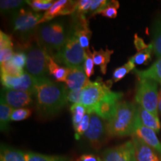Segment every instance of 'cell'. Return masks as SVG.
<instances>
[{"mask_svg":"<svg viewBox=\"0 0 161 161\" xmlns=\"http://www.w3.org/2000/svg\"><path fill=\"white\" fill-rule=\"evenodd\" d=\"M102 161H137L132 141L119 146L107 148L102 152Z\"/></svg>","mask_w":161,"mask_h":161,"instance_id":"cell-11","label":"cell"},{"mask_svg":"<svg viewBox=\"0 0 161 161\" xmlns=\"http://www.w3.org/2000/svg\"><path fill=\"white\" fill-rule=\"evenodd\" d=\"M138 119L144 126L151 128L156 133L160 132L161 123L158 116L145 110L140 105H138Z\"/></svg>","mask_w":161,"mask_h":161,"instance_id":"cell-18","label":"cell"},{"mask_svg":"<svg viewBox=\"0 0 161 161\" xmlns=\"http://www.w3.org/2000/svg\"><path fill=\"white\" fill-rule=\"evenodd\" d=\"M158 112L161 114V89L159 92V101H158Z\"/></svg>","mask_w":161,"mask_h":161,"instance_id":"cell-45","label":"cell"},{"mask_svg":"<svg viewBox=\"0 0 161 161\" xmlns=\"http://www.w3.org/2000/svg\"><path fill=\"white\" fill-rule=\"evenodd\" d=\"M0 161H26L23 152L14 147L2 144L0 148Z\"/></svg>","mask_w":161,"mask_h":161,"instance_id":"cell-21","label":"cell"},{"mask_svg":"<svg viewBox=\"0 0 161 161\" xmlns=\"http://www.w3.org/2000/svg\"><path fill=\"white\" fill-rule=\"evenodd\" d=\"M92 59H93L94 64L96 66L100 67L101 72L103 75H105L107 72V66L108 64L110 63V58H111L112 54L114 53V50H110L108 48L105 50L101 49L99 51H96L92 48Z\"/></svg>","mask_w":161,"mask_h":161,"instance_id":"cell-20","label":"cell"},{"mask_svg":"<svg viewBox=\"0 0 161 161\" xmlns=\"http://www.w3.org/2000/svg\"><path fill=\"white\" fill-rule=\"evenodd\" d=\"M90 82L82 66L69 68V74L65 83L69 90L83 89Z\"/></svg>","mask_w":161,"mask_h":161,"instance_id":"cell-17","label":"cell"},{"mask_svg":"<svg viewBox=\"0 0 161 161\" xmlns=\"http://www.w3.org/2000/svg\"><path fill=\"white\" fill-rule=\"evenodd\" d=\"M122 97V92L110 90L92 109V114H96L104 120H110L116 113Z\"/></svg>","mask_w":161,"mask_h":161,"instance_id":"cell-10","label":"cell"},{"mask_svg":"<svg viewBox=\"0 0 161 161\" xmlns=\"http://www.w3.org/2000/svg\"><path fill=\"white\" fill-rule=\"evenodd\" d=\"M134 46H135L136 49L137 50L138 52H140L142 51V50L146 49L148 46V45H146V43L144 42V40H142V38L139 37L137 34H135V35H134Z\"/></svg>","mask_w":161,"mask_h":161,"instance_id":"cell-43","label":"cell"},{"mask_svg":"<svg viewBox=\"0 0 161 161\" xmlns=\"http://www.w3.org/2000/svg\"><path fill=\"white\" fill-rule=\"evenodd\" d=\"M13 110V108L6 103L3 98H1V103H0V128H1V131H9V124L11 122V116Z\"/></svg>","mask_w":161,"mask_h":161,"instance_id":"cell-24","label":"cell"},{"mask_svg":"<svg viewBox=\"0 0 161 161\" xmlns=\"http://www.w3.org/2000/svg\"><path fill=\"white\" fill-rule=\"evenodd\" d=\"M26 161H70V159L65 156L46 155L32 152H23Z\"/></svg>","mask_w":161,"mask_h":161,"instance_id":"cell-26","label":"cell"},{"mask_svg":"<svg viewBox=\"0 0 161 161\" xmlns=\"http://www.w3.org/2000/svg\"><path fill=\"white\" fill-rule=\"evenodd\" d=\"M33 94L29 92L19 91L7 88H3L1 92V98L10 107L14 109L23 108L29 106L33 102Z\"/></svg>","mask_w":161,"mask_h":161,"instance_id":"cell-14","label":"cell"},{"mask_svg":"<svg viewBox=\"0 0 161 161\" xmlns=\"http://www.w3.org/2000/svg\"><path fill=\"white\" fill-rule=\"evenodd\" d=\"M153 52V45L151 43L146 49L142 51L138 52L134 56L130 58V61L135 65H142V64H147L152 60V53Z\"/></svg>","mask_w":161,"mask_h":161,"instance_id":"cell-28","label":"cell"},{"mask_svg":"<svg viewBox=\"0 0 161 161\" xmlns=\"http://www.w3.org/2000/svg\"><path fill=\"white\" fill-rule=\"evenodd\" d=\"M55 2L52 0H31L26 1L27 5L31 8L32 11L38 12L40 11H47L52 7Z\"/></svg>","mask_w":161,"mask_h":161,"instance_id":"cell-32","label":"cell"},{"mask_svg":"<svg viewBox=\"0 0 161 161\" xmlns=\"http://www.w3.org/2000/svg\"><path fill=\"white\" fill-rule=\"evenodd\" d=\"M70 111L72 113V120L74 129L78 127L82 122L84 116L87 114L86 109L81 104H72L70 107Z\"/></svg>","mask_w":161,"mask_h":161,"instance_id":"cell-29","label":"cell"},{"mask_svg":"<svg viewBox=\"0 0 161 161\" xmlns=\"http://www.w3.org/2000/svg\"><path fill=\"white\" fill-rule=\"evenodd\" d=\"M153 52L158 58H161V17L154 21L152 27Z\"/></svg>","mask_w":161,"mask_h":161,"instance_id":"cell-25","label":"cell"},{"mask_svg":"<svg viewBox=\"0 0 161 161\" xmlns=\"http://www.w3.org/2000/svg\"><path fill=\"white\" fill-rule=\"evenodd\" d=\"M110 1L108 0H92V5L90 6V15L94 16L97 14H101L109 5Z\"/></svg>","mask_w":161,"mask_h":161,"instance_id":"cell-35","label":"cell"},{"mask_svg":"<svg viewBox=\"0 0 161 161\" xmlns=\"http://www.w3.org/2000/svg\"><path fill=\"white\" fill-rule=\"evenodd\" d=\"M86 51L81 47L77 36L72 29L61 49L52 57L58 64H64L66 67L71 68L75 66H81L85 60Z\"/></svg>","mask_w":161,"mask_h":161,"instance_id":"cell-6","label":"cell"},{"mask_svg":"<svg viewBox=\"0 0 161 161\" xmlns=\"http://www.w3.org/2000/svg\"><path fill=\"white\" fill-rule=\"evenodd\" d=\"M68 0H58L54 3L53 5L50 8L46 11L43 16V18L40 20V25L42 23H48V22L51 21L54 18L57 17V16H62L64 8L67 5Z\"/></svg>","mask_w":161,"mask_h":161,"instance_id":"cell-22","label":"cell"},{"mask_svg":"<svg viewBox=\"0 0 161 161\" xmlns=\"http://www.w3.org/2000/svg\"><path fill=\"white\" fill-rule=\"evenodd\" d=\"M134 72L137 76L138 79L146 78L156 81L161 84V58L158 60L146 70L134 69Z\"/></svg>","mask_w":161,"mask_h":161,"instance_id":"cell-19","label":"cell"},{"mask_svg":"<svg viewBox=\"0 0 161 161\" xmlns=\"http://www.w3.org/2000/svg\"><path fill=\"white\" fill-rule=\"evenodd\" d=\"M135 64L132 63L130 60H128L125 64L123 66H120V67L116 68L113 72V77L112 81L118 82L120 80H122L127 74L129 73L130 71L135 69Z\"/></svg>","mask_w":161,"mask_h":161,"instance_id":"cell-30","label":"cell"},{"mask_svg":"<svg viewBox=\"0 0 161 161\" xmlns=\"http://www.w3.org/2000/svg\"><path fill=\"white\" fill-rule=\"evenodd\" d=\"M26 60H27V57H26L25 52L20 50L14 53L11 61L17 67L23 69L24 66L26 65Z\"/></svg>","mask_w":161,"mask_h":161,"instance_id":"cell-38","label":"cell"},{"mask_svg":"<svg viewBox=\"0 0 161 161\" xmlns=\"http://www.w3.org/2000/svg\"><path fill=\"white\" fill-rule=\"evenodd\" d=\"M135 100L138 105L158 116V83L146 78L139 79Z\"/></svg>","mask_w":161,"mask_h":161,"instance_id":"cell-7","label":"cell"},{"mask_svg":"<svg viewBox=\"0 0 161 161\" xmlns=\"http://www.w3.org/2000/svg\"><path fill=\"white\" fill-rule=\"evenodd\" d=\"M24 46L27 60L25 69L28 73L35 78H44L49 72L48 52L34 39Z\"/></svg>","mask_w":161,"mask_h":161,"instance_id":"cell-5","label":"cell"},{"mask_svg":"<svg viewBox=\"0 0 161 161\" xmlns=\"http://www.w3.org/2000/svg\"><path fill=\"white\" fill-rule=\"evenodd\" d=\"M111 84L112 80L104 83L102 78H98L96 81H90L83 88L80 104L86 108L87 114H91L96 104L110 91Z\"/></svg>","mask_w":161,"mask_h":161,"instance_id":"cell-8","label":"cell"},{"mask_svg":"<svg viewBox=\"0 0 161 161\" xmlns=\"http://www.w3.org/2000/svg\"><path fill=\"white\" fill-rule=\"evenodd\" d=\"M66 87L46 77L36 78L34 96L39 116L46 119L57 115L68 101Z\"/></svg>","mask_w":161,"mask_h":161,"instance_id":"cell-1","label":"cell"},{"mask_svg":"<svg viewBox=\"0 0 161 161\" xmlns=\"http://www.w3.org/2000/svg\"><path fill=\"white\" fill-rule=\"evenodd\" d=\"M71 17L72 27L79 40L80 46L85 51H90V40L92 36V31L90 29L89 23L85 15H79L74 13Z\"/></svg>","mask_w":161,"mask_h":161,"instance_id":"cell-13","label":"cell"},{"mask_svg":"<svg viewBox=\"0 0 161 161\" xmlns=\"http://www.w3.org/2000/svg\"><path fill=\"white\" fill-rule=\"evenodd\" d=\"M94 64H95L92 59V54L90 51H86L85 60H84L83 68L88 78H90L94 74Z\"/></svg>","mask_w":161,"mask_h":161,"instance_id":"cell-37","label":"cell"},{"mask_svg":"<svg viewBox=\"0 0 161 161\" xmlns=\"http://www.w3.org/2000/svg\"><path fill=\"white\" fill-rule=\"evenodd\" d=\"M36 78L25 72L20 77L15 78L6 75L1 72V83L4 88L31 92L35 95V85Z\"/></svg>","mask_w":161,"mask_h":161,"instance_id":"cell-12","label":"cell"},{"mask_svg":"<svg viewBox=\"0 0 161 161\" xmlns=\"http://www.w3.org/2000/svg\"><path fill=\"white\" fill-rule=\"evenodd\" d=\"M76 161H102V158L93 154H84L80 155Z\"/></svg>","mask_w":161,"mask_h":161,"instance_id":"cell-44","label":"cell"},{"mask_svg":"<svg viewBox=\"0 0 161 161\" xmlns=\"http://www.w3.org/2000/svg\"><path fill=\"white\" fill-rule=\"evenodd\" d=\"M13 42H12L11 36L4 33L3 31H0V49L1 48L13 47Z\"/></svg>","mask_w":161,"mask_h":161,"instance_id":"cell-42","label":"cell"},{"mask_svg":"<svg viewBox=\"0 0 161 161\" xmlns=\"http://www.w3.org/2000/svg\"><path fill=\"white\" fill-rule=\"evenodd\" d=\"M133 135L137 136L142 142L155 150L161 155V142L159 140L156 132L141 124L138 118Z\"/></svg>","mask_w":161,"mask_h":161,"instance_id":"cell-15","label":"cell"},{"mask_svg":"<svg viewBox=\"0 0 161 161\" xmlns=\"http://www.w3.org/2000/svg\"><path fill=\"white\" fill-rule=\"evenodd\" d=\"M1 72L5 73L6 75L15 78L20 77L25 73L23 69H20V68L17 67V66H15L12 63L11 60L1 64Z\"/></svg>","mask_w":161,"mask_h":161,"instance_id":"cell-31","label":"cell"},{"mask_svg":"<svg viewBox=\"0 0 161 161\" xmlns=\"http://www.w3.org/2000/svg\"><path fill=\"white\" fill-rule=\"evenodd\" d=\"M131 141L135 149L137 161H161V155L135 135H132Z\"/></svg>","mask_w":161,"mask_h":161,"instance_id":"cell-16","label":"cell"},{"mask_svg":"<svg viewBox=\"0 0 161 161\" xmlns=\"http://www.w3.org/2000/svg\"><path fill=\"white\" fill-rule=\"evenodd\" d=\"M108 135L107 123L104 120L96 114H90L89 128L84 135L90 146L95 149H98L104 143Z\"/></svg>","mask_w":161,"mask_h":161,"instance_id":"cell-9","label":"cell"},{"mask_svg":"<svg viewBox=\"0 0 161 161\" xmlns=\"http://www.w3.org/2000/svg\"><path fill=\"white\" fill-rule=\"evenodd\" d=\"M92 3V0H80V1H78L75 14L79 15H86L88 13V11H90Z\"/></svg>","mask_w":161,"mask_h":161,"instance_id":"cell-39","label":"cell"},{"mask_svg":"<svg viewBox=\"0 0 161 161\" xmlns=\"http://www.w3.org/2000/svg\"><path fill=\"white\" fill-rule=\"evenodd\" d=\"M71 31L70 23L58 19L38 25L35 39L48 54L53 57L66 43Z\"/></svg>","mask_w":161,"mask_h":161,"instance_id":"cell-2","label":"cell"},{"mask_svg":"<svg viewBox=\"0 0 161 161\" xmlns=\"http://www.w3.org/2000/svg\"><path fill=\"white\" fill-rule=\"evenodd\" d=\"M119 8V2L115 1V0H111L109 5L105 9L102 11L101 14L104 17L110 18V19L116 18L117 17Z\"/></svg>","mask_w":161,"mask_h":161,"instance_id":"cell-34","label":"cell"},{"mask_svg":"<svg viewBox=\"0 0 161 161\" xmlns=\"http://www.w3.org/2000/svg\"><path fill=\"white\" fill-rule=\"evenodd\" d=\"M82 90L83 89L69 90L67 92V100L72 104L80 103Z\"/></svg>","mask_w":161,"mask_h":161,"instance_id":"cell-41","label":"cell"},{"mask_svg":"<svg viewBox=\"0 0 161 161\" xmlns=\"http://www.w3.org/2000/svg\"><path fill=\"white\" fill-rule=\"evenodd\" d=\"M49 72L57 81H66L68 74H69V68L60 66L55 60L50 56L49 58Z\"/></svg>","mask_w":161,"mask_h":161,"instance_id":"cell-23","label":"cell"},{"mask_svg":"<svg viewBox=\"0 0 161 161\" xmlns=\"http://www.w3.org/2000/svg\"><path fill=\"white\" fill-rule=\"evenodd\" d=\"M43 14L32 10L21 8L11 15V26L23 45L35 39Z\"/></svg>","mask_w":161,"mask_h":161,"instance_id":"cell-4","label":"cell"},{"mask_svg":"<svg viewBox=\"0 0 161 161\" xmlns=\"http://www.w3.org/2000/svg\"><path fill=\"white\" fill-rule=\"evenodd\" d=\"M13 47L1 48L0 49V64L10 61L13 57Z\"/></svg>","mask_w":161,"mask_h":161,"instance_id":"cell-40","label":"cell"},{"mask_svg":"<svg viewBox=\"0 0 161 161\" xmlns=\"http://www.w3.org/2000/svg\"><path fill=\"white\" fill-rule=\"evenodd\" d=\"M137 118L138 105L130 102H120L114 116L107 123L108 136L113 137L132 136Z\"/></svg>","mask_w":161,"mask_h":161,"instance_id":"cell-3","label":"cell"},{"mask_svg":"<svg viewBox=\"0 0 161 161\" xmlns=\"http://www.w3.org/2000/svg\"><path fill=\"white\" fill-rule=\"evenodd\" d=\"M26 1L21 0H2L0 2V10L4 15L13 14L19 11L24 5H26Z\"/></svg>","mask_w":161,"mask_h":161,"instance_id":"cell-27","label":"cell"},{"mask_svg":"<svg viewBox=\"0 0 161 161\" xmlns=\"http://www.w3.org/2000/svg\"><path fill=\"white\" fill-rule=\"evenodd\" d=\"M90 114H86L82 120V122L78 125V127L75 128V139L76 140H79L82 136L84 135L85 132L87 130L90 125Z\"/></svg>","mask_w":161,"mask_h":161,"instance_id":"cell-33","label":"cell"},{"mask_svg":"<svg viewBox=\"0 0 161 161\" xmlns=\"http://www.w3.org/2000/svg\"><path fill=\"white\" fill-rule=\"evenodd\" d=\"M31 115V110L29 108H19L14 109L11 116V121L19 122L29 118Z\"/></svg>","mask_w":161,"mask_h":161,"instance_id":"cell-36","label":"cell"}]
</instances>
